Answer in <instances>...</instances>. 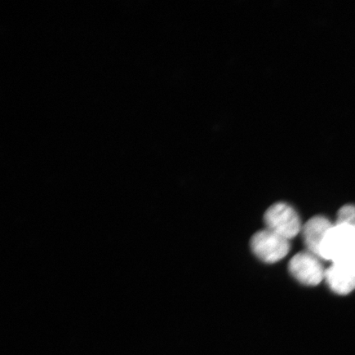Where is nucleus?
<instances>
[{
	"instance_id": "nucleus-4",
	"label": "nucleus",
	"mask_w": 355,
	"mask_h": 355,
	"mask_svg": "<svg viewBox=\"0 0 355 355\" xmlns=\"http://www.w3.org/2000/svg\"><path fill=\"white\" fill-rule=\"evenodd\" d=\"M288 270L297 281L309 286L319 285L325 279L320 257L309 251L299 252L290 261Z\"/></svg>"
},
{
	"instance_id": "nucleus-1",
	"label": "nucleus",
	"mask_w": 355,
	"mask_h": 355,
	"mask_svg": "<svg viewBox=\"0 0 355 355\" xmlns=\"http://www.w3.org/2000/svg\"><path fill=\"white\" fill-rule=\"evenodd\" d=\"M321 259L355 266V230L333 224L321 248Z\"/></svg>"
},
{
	"instance_id": "nucleus-7",
	"label": "nucleus",
	"mask_w": 355,
	"mask_h": 355,
	"mask_svg": "<svg viewBox=\"0 0 355 355\" xmlns=\"http://www.w3.org/2000/svg\"><path fill=\"white\" fill-rule=\"evenodd\" d=\"M337 225L349 226L355 230V206L345 205L337 213Z\"/></svg>"
},
{
	"instance_id": "nucleus-2",
	"label": "nucleus",
	"mask_w": 355,
	"mask_h": 355,
	"mask_svg": "<svg viewBox=\"0 0 355 355\" xmlns=\"http://www.w3.org/2000/svg\"><path fill=\"white\" fill-rule=\"evenodd\" d=\"M266 229L283 238H295L302 230L298 213L286 203L278 202L268 208L264 216Z\"/></svg>"
},
{
	"instance_id": "nucleus-5",
	"label": "nucleus",
	"mask_w": 355,
	"mask_h": 355,
	"mask_svg": "<svg viewBox=\"0 0 355 355\" xmlns=\"http://www.w3.org/2000/svg\"><path fill=\"white\" fill-rule=\"evenodd\" d=\"M332 226L331 222L322 216H314L306 222L301 232L307 251L321 259L322 243Z\"/></svg>"
},
{
	"instance_id": "nucleus-6",
	"label": "nucleus",
	"mask_w": 355,
	"mask_h": 355,
	"mask_svg": "<svg viewBox=\"0 0 355 355\" xmlns=\"http://www.w3.org/2000/svg\"><path fill=\"white\" fill-rule=\"evenodd\" d=\"M325 279L336 294L348 295L355 290V266L332 263L326 270Z\"/></svg>"
},
{
	"instance_id": "nucleus-3",
	"label": "nucleus",
	"mask_w": 355,
	"mask_h": 355,
	"mask_svg": "<svg viewBox=\"0 0 355 355\" xmlns=\"http://www.w3.org/2000/svg\"><path fill=\"white\" fill-rule=\"evenodd\" d=\"M251 248L261 261L275 263L286 257L290 252L291 244L288 239L266 229L252 236Z\"/></svg>"
}]
</instances>
